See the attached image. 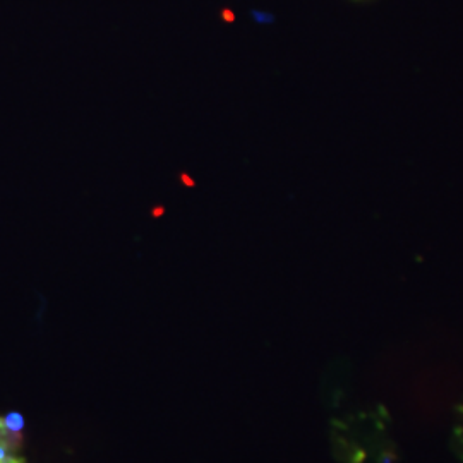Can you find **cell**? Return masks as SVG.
I'll return each instance as SVG.
<instances>
[{
	"instance_id": "obj_1",
	"label": "cell",
	"mask_w": 463,
	"mask_h": 463,
	"mask_svg": "<svg viewBox=\"0 0 463 463\" xmlns=\"http://www.w3.org/2000/svg\"><path fill=\"white\" fill-rule=\"evenodd\" d=\"M0 446L9 451H18L23 446V433L7 429L2 424V417H0Z\"/></svg>"
},
{
	"instance_id": "obj_2",
	"label": "cell",
	"mask_w": 463,
	"mask_h": 463,
	"mask_svg": "<svg viewBox=\"0 0 463 463\" xmlns=\"http://www.w3.org/2000/svg\"><path fill=\"white\" fill-rule=\"evenodd\" d=\"M2 424L9 431H14V433H23V429H25V417H23L19 412H9V414H6L2 417Z\"/></svg>"
},
{
	"instance_id": "obj_3",
	"label": "cell",
	"mask_w": 463,
	"mask_h": 463,
	"mask_svg": "<svg viewBox=\"0 0 463 463\" xmlns=\"http://www.w3.org/2000/svg\"><path fill=\"white\" fill-rule=\"evenodd\" d=\"M0 463H26L23 458H18V457H11V455H7L4 460H0Z\"/></svg>"
},
{
	"instance_id": "obj_4",
	"label": "cell",
	"mask_w": 463,
	"mask_h": 463,
	"mask_svg": "<svg viewBox=\"0 0 463 463\" xmlns=\"http://www.w3.org/2000/svg\"><path fill=\"white\" fill-rule=\"evenodd\" d=\"M7 455H9V450H6V448H4V446H0V460H4V458H6Z\"/></svg>"
}]
</instances>
